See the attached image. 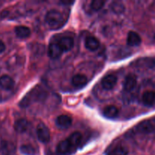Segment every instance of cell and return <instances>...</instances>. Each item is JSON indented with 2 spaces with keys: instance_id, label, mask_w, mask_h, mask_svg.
<instances>
[{
  "instance_id": "cell-1",
  "label": "cell",
  "mask_w": 155,
  "mask_h": 155,
  "mask_svg": "<svg viewBox=\"0 0 155 155\" xmlns=\"http://www.w3.org/2000/svg\"><path fill=\"white\" fill-rule=\"evenodd\" d=\"M47 97V92L42 88L36 87L29 92L20 102L21 107H27L33 101H43Z\"/></svg>"
},
{
  "instance_id": "cell-2",
  "label": "cell",
  "mask_w": 155,
  "mask_h": 155,
  "mask_svg": "<svg viewBox=\"0 0 155 155\" xmlns=\"http://www.w3.org/2000/svg\"><path fill=\"white\" fill-rule=\"evenodd\" d=\"M45 21L50 28L54 30L61 28L65 23L63 15L55 9H51L47 12L45 17Z\"/></svg>"
},
{
  "instance_id": "cell-3",
  "label": "cell",
  "mask_w": 155,
  "mask_h": 155,
  "mask_svg": "<svg viewBox=\"0 0 155 155\" xmlns=\"http://www.w3.org/2000/svg\"><path fill=\"white\" fill-rule=\"evenodd\" d=\"M36 135L38 139L42 143H48L50 141V131L48 127L43 123H39L36 127Z\"/></svg>"
},
{
  "instance_id": "cell-4",
  "label": "cell",
  "mask_w": 155,
  "mask_h": 155,
  "mask_svg": "<svg viewBox=\"0 0 155 155\" xmlns=\"http://www.w3.org/2000/svg\"><path fill=\"white\" fill-rule=\"evenodd\" d=\"M75 150L76 148L68 139L61 141L57 145V152L61 155H69L72 154Z\"/></svg>"
},
{
  "instance_id": "cell-5",
  "label": "cell",
  "mask_w": 155,
  "mask_h": 155,
  "mask_svg": "<svg viewBox=\"0 0 155 155\" xmlns=\"http://www.w3.org/2000/svg\"><path fill=\"white\" fill-rule=\"evenodd\" d=\"M136 129L139 133L149 134L155 130V125L151 120H143L136 126Z\"/></svg>"
},
{
  "instance_id": "cell-6",
  "label": "cell",
  "mask_w": 155,
  "mask_h": 155,
  "mask_svg": "<svg viewBox=\"0 0 155 155\" xmlns=\"http://www.w3.org/2000/svg\"><path fill=\"white\" fill-rule=\"evenodd\" d=\"M117 83V78L116 76L114 74H108L101 80V86L105 90H111L115 87Z\"/></svg>"
},
{
  "instance_id": "cell-7",
  "label": "cell",
  "mask_w": 155,
  "mask_h": 155,
  "mask_svg": "<svg viewBox=\"0 0 155 155\" xmlns=\"http://www.w3.org/2000/svg\"><path fill=\"white\" fill-rule=\"evenodd\" d=\"M62 53L63 51L58 42H51L48 46V54L51 59H58L62 55Z\"/></svg>"
},
{
  "instance_id": "cell-8",
  "label": "cell",
  "mask_w": 155,
  "mask_h": 155,
  "mask_svg": "<svg viewBox=\"0 0 155 155\" xmlns=\"http://www.w3.org/2000/svg\"><path fill=\"white\" fill-rule=\"evenodd\" d=\"M55 123L58 128L65 130V129H68L71 126V124H72V119L68 115L62 114L61 116L58 117L55 120Z\"/></svg>"
},
{
  "instance_id": "cell-9",
  "label": "cell",
  "mask_w": 155,
  "mask_h": 155,
  "mask_svg": "<svg viewBox=\"0 0 155 155\" xmlns=\"http://www.w3.org/2000/svg\"><path fill=\"white\" fill-rule=\"evenodd\" d=\"M58 45H60L61 48L64 51H69L74 48V39L69 36H64V37L61 38L58 41Z\"/></svg>"
},
{
  "instance_id": "cell-10",
  "label": "cell",
  "mask_w": 155,
  "mask_h": 155,
  "mask_svg": "<svg viewBox=\"0 0 155 155\" xmlns=\"http://www.w3.org/2000/svg\"><path fill=\"white\" fill-rule=\"evenodd\" d=\"M136 85H137V79L136 76L133 74L127 76L124 82V88L127 92H131L132 90H133L136 88Z\"/></svg>"
},
{
  "instance_id": "cell-11",
  "label": "cell",
  "mask_w": 155,
  "mask_h": 155,
  "mask_svg": "<svg viewBox=\"0 0 155 155\" xmlns=\"http://www.w3.org/2000/svg\"><path fill=\"white\" fill-rule=\"evenodd\" d=\"M127 42L130 46H138L142 42V39L136 32L130 31L127 35Z\"/></svg>"
},
{
  "instance_id": "cell-12",
  "label": "cell",
  "mask_w": 155,
  "mask_h": 155,
  "mask_svg": "<svg viewBox=\"0 0 155 155\" xmlns=\"http://www.w3.org/2000/svg\"><path fill=\"white\" fill-rule=\"evenodd\" d=\"M15 86V81L11 77L3 75L0 77V87L5 90H11Z\"/></svg>"
},
{
  "instance_id": "cell-13",
  "label": "cell",
  "mask_w": 155,
  "mask_h": 155,
  "mask_svg": "<svg viewBox=\"0 0 155 155\" xmlns=\"http://www.w3.org/2000/svg\"><path fill=\"white\" fill-rule=\"evenodd\" d=\"M85 46L89 51H96L100 46V42L97 38L94 36H88L85 40Z\"/></svg>"
},
{
  "instance_id": "cell-14",
  "label": "cell",
  "mask_w": 155,
  "mask_h": 155,
  "mask_svg": "<svg viewBox=\"0 0 155 155\" xmlns=\"http://www.w3.org/2000/svg\"><path fill=\"white\" fill-rule=\"evenodd\" d=\"M142 102L145 106L151 107L155 103V92L152 90L146 91L142 95Z\"/></svg>"
},
{
  "instance_id": "cell-15",
  "label": "cell",
  "mask_w": 155,
  "mask_h": 155,
  "mask_svg": "<svg viewBox=\"0 0 155 155\" xmlns=\"http://www.w3.org/2000/svg\"><path fill=\"white\" fill-rule=\"evenodd\" d=\"M71 82L75 87L82 88L88 83V78L83 74H77L72 77Z\"/></svg>"
},
{
  "instance_id": "cell-16",
  "label": "cell",
  "mask_w": 155,
  "mask_h": 155,
  "mask_svg": "<svg viewBox=\"0 0 155 155\" xmlns=\"http://www.w3.org/2000/svg\"><path fill=\"white\" fill-rule=\"evenodd\" d=\"M136 65L142 68L155 69V58H145L137 60Z\"/></svg>"
},
{
  "instance_id": "cell-17",
  "label": "cell",
  "mask_w": 155,
  "mask_h": 155,
  "mask_svg": "<svg viewBox=\"0 0 155 155\" xmlns=\"http://www.w3.org/2000/svg\"><path fill=\"white\" fill-rule=\"evenodd\" d=\"M15 130L17 133H25L29 127V122L26 119H19L15 123Z\"/></svg>"
},
{
  "instance_id": "cell-18",
  "label": "cell",
  "mask_w": 155,
  "mask_h": 155,
  "mask_svg": "<svg viewBox=\"0 0 155 155\" xmlns=\"http://www.w3.org/2000/svg\"><path fill=\"white\" fill-rule=\"evenodd\" d=\"M15 32L16 36L21 39H26L30 36L31 30L29 27L26 26H18L15 29Z\"/></svg>"
},
{
  "instance_id": "cell-19",
  "label": "cell",
  "mask_w": 155,
  "mask_h": 155,
  "mask_svg": "<svg viewBox=\"0 0 155 155\" xmlns=\"http://www.w3.org/2000/svg\"><path fill=\"white\" fill-rule=\"evenodd\" d=\"M119 113V110L117 107L114 105H108L105 107L103 110V114L107 118H110L113 119L115 118L118 115Z\"/></svg>"
},
{
  "instance_id": "cell-20",
  "label": "cell",
  "mask_w": 155,
  "mask_h": 155,
  "mask_svg": "<svg viewBox=\"0 0 155 155\" xmlns=\"http://www.w3.org/2000/svg\"><path fill=\"white\" fill-rule=\"evenodd\" d=\"M67 139L71 142V145H72L74 148H77V146H78L80 144V142H81L82 135L81 133H79V132H74V133H72V134H71Z\"/></svg>"
},
{
  "instance_id": "cell-21",
  "label": "cell",
  "mask_w": 155,
  "mask_h": 155,
  "mask_svg": "<svg viewBox=\"0 0 155 155\" xmlns=\"http://www.w3.org/2000/svg\"><path fill=\"white\" fill-rule=\"evenodd\" d=\"M110 8L114 13L117 14V15L122 14L125 11V6L121 2H112L111 4L110 5Z\"/></svg>"
},
{
  "instance_id": "cell-22",
  "label": "cell",
  "mask_w": 155,
  "mask_h": 155,
  "mask_svg": "<svg viewBox=\"0 0 155 155\" xmlns=\"http://www.w3.org/2000/svg\"><path fill=\"white\" fill-rule=\"evenodd\" d=\"M20 151L24 155H36L37 151L36 148L31 145H21Z\"/></svg>"
},
{
  "instance_id": "cell-23",
  "label": "cell",
  "mask_w": 155,
  "mask_h": 155,
  "mask_svg": "<svg viewBox=\"0 0 155 155\" xmlns=\"http://www.w3.org/2000/svg\"><path fill=\"white\" fill-rule=\"evenodd\" d=\"M129 151L124 146H117L112 149V151L109 153V155H128Z\"/></svg>"
},
{
  "instance_id": "cell-24",
  "label": "cell",
  "mask_w": 155,
  "mask_h": 155,
  "mask_svg": "<svg viewBox=\"0 0 155 155\" xmlns=\"http://www.w3.org/2000/svg\"><path fill=\"white\" fill-rule=\"evenodd\" d=\"M105 4V2L101 1V0H93L91 2V8L94 11H99L103 8L104 5Z\"/></svg>"
},
{
  "instance_id": "cell-25",
  "label": "cell",
  "mask_w": 155,
  "mask_h": 155,
  "mask_svg": "<svg viewBox=\"0 0 155 155\" xmlns=\"http://www.w3.org/2000/svg\"><path fill=\"white\" fill-rule=\"evenodd\" d=\"M5 50V45L2 40H0V54Z\"/></svg>"
},
{
  "instance_id": "cell-26",
  "label": "cell",
  "mask_w": 155,
  "mask_h": 155,
  "mask_svg": "<svg viewBox=\"0 0 155 155\" xmlns=\"http://www.w3.org/2000/svg\"><path fill=\"white\" fill-rule=\"evenodd\" d=\"M61 2L64 3V4H73L74 2Z\"/></svg>"
},
{
  "instance_id": "cell-27",
  "label": "cell",
  "mask_w": 155,
  "mask_h": 155,
  "mask_svg": "<svg viewBox=\"0 0 155 155\" xmlns=\"http://www.w3.org/2000/svg\"><path fill=\"white\" fill-rule=\"evenodd\" d=\"M154 38H155V35H154Z\"/></svg>"
}]
</instances>
